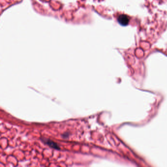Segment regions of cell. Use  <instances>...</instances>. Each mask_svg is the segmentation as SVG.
<instances>
[{"label":"cell","instance_id":"3957f363","mask_svg":"<svg viewBox=\"0 0 167 167\" xmlns=\"http://www.w3.org/2000/svg\"><path fill=\"white\" fill-rule=\"evenodd\" d=\"M70 135V133L68 132H66V133H63L62 134V137L64 139H67L69 137Z\"/></svg>","mask_w":167,"mask_h":167},{"label":"cell","instance_id":"7a4b0ae2","mask_svg":"<svg viewBox=\"0 0 167 167\" xmlns=\"http://www.w3.org/2000/svg\"><path fill=\"white\" fill-rule=\"evenodd\" d=\"M130 18L128 16L124 14L120 15L118 18V22L119 24L123 26L128 25L130 22Z\"/></svg>","mask_w":167,"mask_h":167},{"label":"cell","instance_id":"6da1fadb","mask_svg":"<svg viewBox=\"0 0 167 167\" xmlns=\"http://www.w3.org/2000/svg\"><path fill=\"white\" fill-rule=\"evenodd\" d=\"M41 140L45 144L47 145L49 147L54 148L55 150H60V146L58 144V143L54 142V141L50 139L46 138H41Z\"/></svg>","mask_w":167,"mask_h":167}]
</instances>
